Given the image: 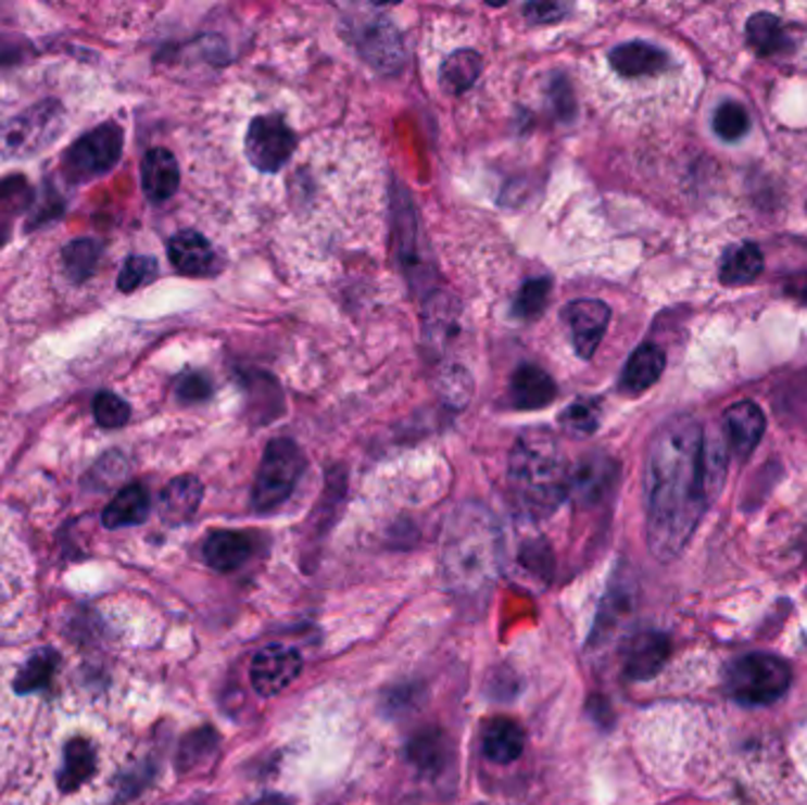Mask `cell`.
<instances>
[{
	"instance_id": "1",
	"label": "cell",
	"mask_w": 807,
	"mask_h": 805,
	"mask_svg": "<svg viewBox=\"0 0 807 805\" xmlns=\"http://www.w3.org/2000/svg\"><path fill=\"white\" fill-rule=\"evenodd\" d=\"M647 545L661 563L685 551L708 506L704 430L690 416L668 420L654 435L645 475Z\"/></svg>"
},
{
	"instance_id": "2",
	"label": "cell",
	"mask_w": 807,
	"mask_h": 805,
	"mask_svg": "<svg viewBox=\"0 0 807 805\" xmlns=\"http://www.w3.org/2000/svg\"><path fill=\"white\" fill-rule=\"evenodd\" d=\"M501 527L480 503H463L442 531L440 567L446 589L465 603L487 600L501 577Z\"/></svg>"
},
{
	"instance_id": "3",
	"label": "cell",
	"mask_w": 807,
	"mask_h": 805,
	"mask_svg": "<svg viewBox=\"0 0 807 805\" xmlns=\"http://www.w3.org/2000/svg\"><path fill=\"white\" fill-rule=\"evenodd\" d=\"M510 494L531 520L553 515L569 496L571 473L557 440L548 430L519 435L508 463Z\"/></svg>"
},
{
	"instance_id": "4",
	"label": "cell",
	"mask_w": 807,
	"mask_h": 805,
	"mask_svg": "<svg viewBox=\"0 0 807 805\" xmlns=\"http://www.w3.org/2000/svg\"><path fill=\"white\" fill-rule=\"evenodd\" d=\"M724 685L739 704L770 706L786 694L791 685V668L784 659L772 657V654H746L730 666Z\"/></svg>"
},
{
	"instance_id": "5",
	"label": "cell",
	"mask_w": 807,
	"mask_h": 805,
	"mask_svg": "<svg viewBox=\"0 0 807 805\" xmlns=\"http://www.w3.org/2000/svg\"><path fill=\"white\" fill-rule=\"evenodd\" d=\"M305 454L293 440L277 438L265 446L263 463L257 468L253 485V506L272 511L293 494L300 477L305 473Z\"/></svg>"
},
{
	"instance_id": "6",
	"label": "cell",
	"mask_w": 807,
	"mask_h": 805,
	"mask_svg": "<svg viewBox=\"0 0 807 805\" xmlns=\"http://www.w3.org/2000/svg\"><path fill=\"white\" fill-rule=\"evenodd\" d=\"M62 126L64 109L52 100L40 102L0 126V154L8 159L36 156L58 140Z\"/></svg>"
},
{
	"instance_id": "7",
	"label": "cell",
	"mask_w": 807,
	"mask_h": 805,
	"mask_svg": "<svg viewBox=\"0 0 807 805\" xmlns=\"http://www.w3.org/2000/svg\"><path fill=\"white\" fill-rule=\"evenodd\" d=\"M123 152V130L116 123L86 133L78 138L62 159V173L72 185H84L112 171Z\"/></svg>"
},
{
	"instance_id": "8",
	"label": "cell",
	"mask_w": 807,
	"mask_h": 805,
	"mask_svg": "<svg viewBox=\"0 0 807 805\" xmlns=\"http://www.w3.org/2000/svg\"><path fill=\"white\" fill-rule=\"evenodd\" d=\"M102 770V754L100 746L94 744L90 737L76 734L64 746H60L58 756H54V791L60 796H78L86 791Z\"/></svg>"
},
{
	"instance_id": "9",
	"label": "cell",
	"mask_w": 807,
	"mask_h": 805,
	"mask_svg": "<svg viewBox=\"0 0 807 805\" xmlns=\"http://www.w3.org/2000/svg\"><path fill=\"white\" fill-rule=\"evenodd\" d=\"M243 147L260 173H277L293 156L295 133L281 116H257L251 121Z\"/></svg>"
},
{
	"instance_id": "10",
	"label": "cell",
	"mask_w": 807,
	"mask_h": 805,
	"mask_svg": "<svg viewBox=\"0 0 807 805\" xmlns=\"http://www.w3.org/2000/svg\"><path fill=\"white\" fill-rule=\"evenodd\" d=\"M303 674V657L289 645H267L251 662V683L260 697H277Z\"/></svg>"
},
{
	"instance_id": "11",
	"label": "cell",
	"mask_w": 807,
	"mask_h": 805,
	"mask_svg": "<svg viewBox=\"0 0 807 805\" xmlns=\"http://www.w3.org/2000/svg\"><path fill=\"white\" fill-rule=\"evenodd\" d=\"M357 48L362 58L380 74H396L404 66V38L388 17L366 22L357 32Z\"/></svg>"
},
{
	"instance_id": "12",
	"label": "cell",
	"mask_w": 807,
	"mask_h": 805,
	"mask_svg": "<svg viewBox=\"0 0 807 805\" xmlns=\"http://www.w3.org/2000/svg\"><path fill=\"white\" fill-rule=\"evenodd\" d=\"M611 312L602 300H573L565 307V322L581 360H591L607 331Z\"/></svg>"
},
{
	"instance_id": "13",
	"label": "cell",
	"mask_w": 807,
	"mask_h": 805,
	"mask_svg": "<svg viewBox=\"0 0 807 805\" xmlns=\"http://www.w3.org/2000/svg\"><path fill=\"white\" fill-rule=\"evenodd\" d=\"M670 657V640L661 631H640L623 652V674L631 680H650Z\"/></svg>"
},
{
	"instance_id": "14",
	"label": "cell",
	"mask_w": 807,
	"mask_h": 805,
	"mask_svg": "<svg viewBox=\"0 0 807 805\" xmlns=\"http://www.w3.org/2000/svg\"><path fill=\"white\" fill-rule=\"evenodd\" d=\"M168 257L175 269L187 277H206L215 272L213 246L194 229L177 231L168 241Z\"/></svg>"
},
{
	"instance_id": "15",
	"label": "cell",
	"mask_w": 807,
	"mask_h": 805,
	"mask_svg": "<svg viewBox=\"0 0 807 805\" xmlns=\"http://www.w3.org/2000/svg\"><path fill=\"white\" fill-rule=\"evenodd\" d=\"M614 480H617V463L607 456H591L581 461L577 473H571L569 494L583 506H593L607 496Z\"/></svg>"
},
{
	"instance_id": "16",
	"label": "cell",
	"mask_w": 807,
	"mask_h": 805,
	"mask_svg": "<svg viewBox=\"0 0 807 805\" xmlns=\"http://www.w3.org/2000/svg\"><path fill=\"white\" fill-rule=\"evenodd\" d=\"M724 430L736 456L746 458L765 435V414L756 402H736L724 414Z\"/></svg>"
},
{
	"instance_id": "17",
	"label": "cell",
	"mask_w": 807,
	"mask_h": 805,
	"mask_svg": "<svg viewBox=\"0 0 807 805\" xmlns=\"http://www.w3.org/2000/svg\"><path fill=\"white\" fill-rule=\"evenodd\" d=\"M203 499V485L194 475H182L161 491L159 501V513L163 523L168 525H182L189 523L197 515Z\"/></svg>"
},
{
	"instance_id": "18",
	"label": "cell",
	"mask_w": 807,
	"mask_h": 805,
	"mask_svg": "<svg viewBox=\"0 0 807 805\" xmlns=\"http://www.w3.org/2000/svg\"><path fill=\"white\" fill-rule=\"evenodd\" d=\"M525 730L513 718H494L482 732V752L496 766H510L525 752Z\"/></svg>"
},
{
	"instance_id": "19",
	"label": "cell",
	"mask_w": 807,
	"mask_h": 805,
	"mask_svg": "<svg viewBox=\"0 0 807 805\" xmlns=\"http://www.w3.org/2000/svg\"><path fill=\"white\" fill-rule=\"evenodd\" d=\"M611 70L623 78H640V76H656L668 66L666 52L654 48L642 40H633V43H623L614 48L609 54Z\"/></svg>"
},
{
	"instance_id": "20",
	"label": "cell",
	"mask_w": 807,
	"mask_h": 805,
	"mask_svg": "<svg viewBox=\"0 0 807 805\" xmlns=\"http://www.w3.org/2000/svg\"><path fill=\"white\" fill-rule=\"evenodd\" d=\"M142 187L152 201L171 199L180 187V168L168 149H149L142 159Z\"/></svg>"
},
{
	"instance_id": "21",
	"label": "cell",
	"mask_w": 807,
	"mask_h": 805,
	"mask_svg": "<svg viewBox=\"0 0 807 805\" xmlns=\"http://www.w3.org/2000/svg\"><path fill=\"white\" fill-rule=\"evenodd\" d=\"M555 394H557V388L553 383V378L537 364L519 366L513 374L510 400L517 408H525V412H531V408H543L555 400Z\"/></svg>"
},
{
	"instance_id": "22",
	"label": "cell",
	"mask_w": 807,
	"mask_h": 805,
	"mask_svg": "<svg viewBox=\"0 0 807 805\" xmlns=\"http://www.w3.org/2000/svg\"><path fill=\"white\" fill-rule=\"evenodd\" d=\"M251 539L241 531L220 529L203 543V557L215 571H235L251 557Z\"/></svg>"
},
{
	"instance_id": "23",
	"label": "cell",
	"mask_w": 807,
	"mask_h": 805,
	"mask_svg": "<svg viewBox=\"0 0 807 805\" xmlns=\"http://www.w3.org/2000/svg\"><path fill=\"white\" fill-rule=\"evenodd\" d=\"M666 368V354L656 345H640L631 360L626 362L621 374V390L628 394H640L650 390L661 378Z\"/></svg>"
},
{
	"instance_id": "24",
	"label": "cell",
	"mask_w": 807,
	"mask_h": 805,
	"mask_svg": "<svg viewBox=\"0 0 807 805\" xmlns=\"http://www.w3.org/2000/svg\"><path fill=\"white\" fill-rule=\"evenodd\" d=\"M149 515V494L142 485L123 487L102 513V523L109 529L142 525Z\"/></svg>"
},
{
	"instance_id": "25",
	"label": "cell",
	"mask_w": 807,
	"mask_h": 805,
	"mask_svg": "<svg viewBox=\"0 0 807 805\" xmlns=\"http://www.w3.org/2000/svg\"><path fill=\"white\" fill-rule=\"evenodd\" d=\"M408 758L423 772H440L451 758V742L440 730H423L408 742Z\"/></svg>"
},
{
	"instance_id": "26",
	"label": "cell",
	"mask_w": 807,
	"mask_h": 805,
	"mask_svg": "<svg viewBox=\"0 0 807 805\" xmlns=\"http://www.w3.org/2000/svg\"><path fill=\"white\" fill-rule=\"evenodd\" d=\"M423 324H426L428 340H432V343H444L458 326L456 300L442 291H434L426 300V307H423Z\"/></svg>"
},
{
	"instance_id": "27",
	"label": "cell",
	"mask_w": 807,
	"mask_h": 805,
	"mask_svg": "<svg viewBox=\"0 0 807 805\" xmlns=\"http://www.w3.org/2000/svg\"><path fill=\"white\" fill-rule=\"evenodd\" d=\"M762 253L756 243H744L730 251L720 267V281L724 286H746L760 277Z\"/></svg>"
},
{
	"instance_id": "28",
	"label": "cell",
	"mask_w": 807,
	"mask_h": 805,
	"mask_svg": "<svg viewBox=\"0 0 807 805\" xmlns=\"http://www.w3.org/2000/svg\"><path fill=\"white\" fill-rule=\"evenodd\" d=\"M746 36H748V46L754 48L758 54H777L789 48V36L784 24L779 22V17L770 15V12H758L748 20L746 24Z\"/></svg>"
},
{
	"instance_id": "29",
	"label": "cell",
	"mask_w": 807,
	"mask_h": 805,
	"mask_svg": "<svg viewBox=\"0 0 807 805\" xmlns=\"http://www.w3.org/2000/svg\"><path fill=\"white\" fill-rule=\"evenodd\" d=\"M482 74V54L475 50L451 52L442 64V84L451 92L468 90Z\"/></svg>"
},
{
	"instance_id": "30",
	"label": "cell",
	"mask_w": 807,
	"mask_h": 805,
	"mask_svg": "<svg viewBox=\"0 0 807 805\" xmlns=\"http://www.w3.org/2000/svg\"><path fill=\"white\" fill-rule=\"evenodd\" d=\"M100 255H102V246L92 239H76L72 243H66V249L62 253L66 275H70V279H74L76 284L86 281L88 277H92V272L98 269Z\"/></svg>"
},
{
	"instance_id": "31",
	"label": "cell",
	"mask_w": 807,
	"mask_h": 805,
	"mask_svg": "<svg viewBox=\"0 0 807 805\" xmlns=\"http://www.w3.org/2000/svg\"><path fill=\"white\" fill-rule=\"evenodd\" d=\"M437 390H440L444 404H449L451 408H463L472 398V376L465 366L449 364L440 372V378H437Z\"/></svg>"
},
{
	"instance_id": "32",
	"label": "cell",
	"mask_w": 807,
	"mask_h": 805,
	"mask_svg": "<svg viewBox=\"0 0 807 805\" xmlns=\"http://www.w3.org/2000/svg\"><path fill=\"white\" fill-rule=\"evenodd\" d=\"M559 426H563L569 435L577 438H588L600 428V406L593 400H579L569 404L563 416H559Z\"/></svg>"
},
{
	"instance_id": "33",
	"label": "cell",
	"mask_w": 807,
	"mask_h": 805,
	"mask_svg": "<svg viewBox=\"0 0 807 805\" xmlns=\"http://www.w3.org/2000/svg\"><path fill=\"white\" fill-rule=\"evenodd\" d=\"M751 128V118L746 114V109L736 102H722L716 109L714 116V130L720 140L724 142H736L742 140L744 135Z\"/></svg>"
},
{
	"instance_id": "34",
	"label": "cell",
	"mask_w": 807,
	"mask_h": 805,
	"mask_svg": "<svg viewBox=\"0 0 807 805\" xmlns=\"http://www.w3.org/2000/svg\"><path fill=\"white\" fill-rule=\"evenodd\" d=\"M551 279H529L522 289H519L515 298V315L522 319H533L539 317L541 312L548 305L551 298Z\"/></svg>"
},
{
	"instance_id": "35",
	"label": "cell",
	"mask_w": 807,
	"mask_h": 805,
	"mask_svg": "<svg viewBox=\"0 0 807 805\" xmlns=\"http://www.w3.org/2000/svg\"><path fill=\"white\" fill-rule=\"evenodd\" d=\"M159 275V265L154 257L149 255H133L126 261V265H123L121 275H118V289L123 293H133L142 289V286L152 284Z\"/></svg>"
},
{
	"instance_id": "36",
	"label": "cell",
	"mask_w": 807,
	"mask_h": 805,
	"mask_svg": "<svg viewBox=\"0 0 807 805\" xmlns=\"http://www.w3.org/2000/svg\"><path fill=\"white\" fill-rule=\"evenodd\" d=\"M217 749V734L211 728H203L191 732L180 746V756H177V766L180 770H189L199 766L203 758H209Z\"/></svg>"
},
{
	"instance_id": "37",
	"label": "cell",
	"mask_w": 807,
	"mask_h": 805,
	"mask_svg": "<svg viewBox=\"0 0 807 805\" xmlns=\"http://www.w3.org/2000/svg\"><path fill=\"white\" fill-rule=\"evenodd\" d=\"M92 412L94 420H98L102 428H123L130 420V406L123 402L118 394L106 390H102L98 398H94Z\"/></svg>"
},
{
	"instance_id": "38",
	"label": "cell",
	"mask_w": 807,
	"mask_h": 805,
	"mask_svg": "<svg viewBox=\"0 0 807 805\" xmlns=\"http://www.w3.org/2000/svg\"><path fill=\"white\" fill-rule=\"evenodd\" d=\"M177 398L185 404H194V402H206L213 392L211 380L201 374H185L180 380H177Z\"/></svg>"
},
{
	"instance_id": "39",
	"label": "cell",
	"mask_w": 807,
	"mask_h": 805,
	"mask_svg": "<svg viewBox=\"0 0 807 805\" xmlns=\"http://www.w3.org/2000/svg\"><path fill=\"white\" fill-rule=\"evenodd\" d=\"M567 5H557V3H531L525 8V15L531 24H551L559 22L567 15Z\"/></svg>"
},
{
	"instance_id": "40",
	"label": "cell",
	"mask_w": 807,
	"mask_h": 805,
	"mask_svg": "<svg viewBox=\"0 0 807 805\" xmlns=\"http://www.w3.org/2000/svg\"><path fill=\"white\" fill-rule=\"evenodd\" d=\"M22 58L20 43L10 40L8 36H0V64H12Z\"/></svg>"
},
{
	"instance_id": "41",
	"label": "cell",
	"mask_w": 807,
	"mask_h": 805,
	"mask_svg": "<svg viewBox=\"0 0 807 805\" xmlns=\"http://www.w3.org/2000/svg\"><path fill=\"white\" fill-rule=\"evenodd\" d=\"M251 805H291V801L286 798V796H281V794H267V796L257 798V801L251 803Z\"/></svg>"
},
{
	"instance_id": "42",
	"label": "cell",
	"mask_w": 807,
	"mask_h": 805,
	"mask_svg": "<svg viewBox=\"0 0 807 805\" xmlns=\"http://www.w3.org/2000/svg\"><path fill=\"white\" fill-rule=\"evenodd\" d=\"M800 298H803L805 303H807V277H805V281L800 284Z\"/></svg>"
}]
</instances>
